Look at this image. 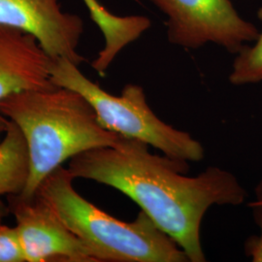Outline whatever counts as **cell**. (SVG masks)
I'll use <instances>...</instances> for the list:
<instances>
[{
	"label": "cell",
	"mask_w": 262,
	"mask_h": 262,
	"mask_svg": "<svg viewBox=\"0 0 262 262\" xmlns=\"http://www.w3.org/2000/svg\"><path fill=\"white\" fill-rule=\"evenodd\" d=\"M74 178L114 187L129 197L186 253L189 262L206 261L200 228L213 206H239L247 191L233 173L210 166L186 175L188 161L160 157L145 142L125 136L111 146L85 150L69 160Z\"/></svg>",
	"instance_id": "1"
},
{
	"label": "cell",
	"mask_w": 262,
	"mask_h": 262,
	"mask_svg": "<svg viewBox=\"0 0 262 262\" xmlns=\"http://www.w3.org/2000/svg\"><path fill=\"white\" fill-rule=\"evenodd\" d=\"M0 114L19 126L28 146L29 176L20 195L34 196L42 182L66 160L120 136L107 130L82 94L55 85L12 94L0 102Z\"/></svg>",
	"instance_id": "2"
},
{
	"label": "cell",
	"mask_w": 262,
	"mask_h": 262,
	"mask_svg": "<svg viewBox=\"0 0 262 262\" xmlns=\"http://www.w3.org/2000/svg\"><path fill=\"white\" fill-rule=\"evenodd\" d=\"M75 178L60 166L36 194L52 207L64 225L90 249L96 262H189L186 253L141 210L133 222H123L82 196Z\"/></svg>",
	"instance_id": "3"
},
{
	"label": "cell",
	"mask_w": 262,
	"mask_h": 262,
	"mask_svg": "<svg viewBox=\"0 0 262 262\" xmlns=\"http://www.w3.org/2000/svg\"><path fill=\"white\" fill-rule=\"evenodd\" d=\"M51 75L57 86L82 94L107 130L145 142L170 158L188 162L204 159L202 144L186 131L162 122L150 109L141 85L126 84L118 96L109 94L85 77L79 66L66 58L53 60Z\"/></svg>",
	"instance_id": "4"
},
{
	"label": "cell",
	"mask_w": 262,
	"mask_h": 262,
	"mask_svg": "<svg viewBox=\"0 0 262 262\" xmlns=\"http://www.w3.org/2000/svg\"><path fill=\"white\" fill-rule=\"evenodd\" d=\"M167 16L169 42L185 49L214 43L236 55L259 31L244 19L232 0H150Z\"/></svg>",
	"instance_id": "5"
},
{
	"label": "cell",
	"mask_w": 262,
	"mask_h": 262,
	"mask_svg": "<svg viewBox=\"0 0 262 262\" xmlns=\"http://www.w3.org/2000/svg\"><path fill=\"white\" fill-rule=\"evenodd\" d=\"M27 262H96L90 249L41 196H8Z\"/></svg>",
	"instance_id": "6"
},
{
	"label": "cell",
	"mask_w": 262,
	"mask_h": 262,
	"mask_svg": "<svg viewBox=\"0 0 262 262\" xmlns=\"http://www.w3.org/2000/svg\"><path fill=\"white\" fill-rule=\"evenodd\" d=\"M0 26L33 35L53 60H84L78 53L84 21L62 11L58 0H0Z\"/></svg>",
	"instance_id": "7"
},
{
	"label": "cell",
	"mask_w": 262,
	"mask_h": 262,
	"mask_svg": "<svg viewBox=\"0 0 262 262\" xmlns=\"http://www.w3.org/2000/svg\"><path fill=\"white\" fill-rule=\"evenodd\" d=\"M52 63L33 35L0 26V102L17 93L55 86Z\"/></svg>",
	"instance_id": "8"
},
{
	"label": "cell",
	"mask_w": 262,
	"mask_h": 262,
	"mask_svg": "<svg viewBox=\"0 0 262 262\" xmlns=\"http://www.w3.org/2000/svg\"><path fill=\"white\" fill-rule=\"evenodd\" d=\"M83 1L91 19L103 34V49L92 62V67L99 75L104 76L122 50L150 28V20L144 16L122 17L114 15L97 0Z\"/></svg>",
	"instance_id": "9"
},
{
	"label": "cell",
	"mask_w": 262,
	"mask_h": 262,
	"mask_svg": "<svg viewBox=\"0 0 262 262\" xmlns=\"http://www.w3.org/2000/svg\"><path fill=\"white\" fill-rule=\"evenodd\" d=\"M29 176V156L26 139L14 122L0 141V197L23 192Z\"/></svg>",
	"instance_id": "10"
},
{
	"label": "cell",
	"mask_w": 262,
	"mask_h": 262,
	"mask_svg": "<svg viewBox=\"0 0 262 262\" xmlns=\"http://www.w3.org/2000/svg\"><path fill=\"white\" fill-rule=\"evenodd\" d=\"M262 21V6L257 12ZM229 82L234 85L257 84L262 82V32L252 46H244L235 56Z\"/></svg>",
	"instance_id": "11"
},
{
	"label": "cell",
	"mask_w": 262,
	"mask_h": 262,
	"mask_svg": "<svg viewBox=\"0 0 262 262\" xmlns=\"http://www.w3.org/2000/svg\"><path fill=\"white\" fill-rule=\"evenodd\" d=\"M0 262H27L16 226L0 223Z\"/></svg>",
	"instance_id": "12"
},
{
	"label": "cell",
	"mask_w": 262,
	"mask_h": 262,
	"mask_svg": "<svg viewBox=\"0 0 262 262\" xmlns=\"http://www.w3.org/2000/svg\"><path fill=\"white\" fill-rule=\"evenodd\" d=\"M254 215L259 225L260 232L258 236H253L246 244V253L251 257L252 261L262 262V207H254Z\"/></svg>",
	"instance_id": "13"
},
{
	"label": "cell",
	"mask_w": 262,
	"mask_h": 262,
	"mask_svg": "<svg viewBox=\"0 0 262 262\" xmlns=\"http://www.w3.org/2000/svg\"><path fill=\"white\" fill-rule=\"evenodd\" d=\"M250 207H262V181L255 188V199L250 204Z\"/></svg>",
	"instance_id": "14"
},
{
	"label": "cell",
	"mask_w": 262,
	"mask_h": 262,
	"mask_svg": "<svg viewBox=\"0 0 262 262\" xmlns=\"http://www.w3.org/2000/svg\"><path fill=\"white\" fill-rule=\"evenodd\" d=\"M9 120L0 114V141L2 140L5 132L7 130Z\"/></svg>",
	"instance_id": "15"
},
{
	"label": "cell",
	"mask_w": 262,
	"mask_h": 262,
	"mask_svg": "<svg viewBox=\"0 0 262 262\" xmlns=\"http://www.w3.org/2000/svg\"><path fill=\"white\" fill-rule=\"evenodd\" d=\"M8 213H10L8 204L6 205L0 200V223H2V220L8 215Z\"/></svg>",
	"instance_id": "16"
}]
</instances>
